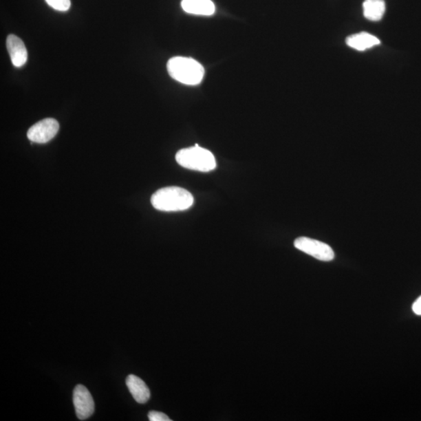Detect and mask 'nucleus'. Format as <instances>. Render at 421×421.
Segmentation results:
<instances>
[{
  "mask_svg": "<svg viewBox=\"0 0 421 421\" xmlns=\"http://www.w3.org/2000/svg\"><path fill=\"white\" fill-rule=\"evenodd\" d=\"M60 129L55 119L47 118L33 125L28 131V138L32 142L45 144L54 138Z\"/></svg>",
  "mask_w": 421,
  "mask_h": 421,
  "instance_id": "nucleus-5",
  "label": "nucleus"
},
{
  "mask_svg": "<svg viewBox=\"0 0 421 421\" xmlns=\"http://www.w3.org/2000/svg\"><path fill=\"white\" fill-rule=\"evenodd\" d=\"M149 419L151 421H171L167 415L162 412L150 411L149 413Z\"/></svg>",
  "mask_w": 421,
  "mask_h": 421,
  "instance_id": "nucleus-13",
  "label": "nucleus"
},
{
  "mask_svg": "<svg viewBox=\"0 0 421 421\" xmlns=\"http://www.w3.org/2000/svg\"><path fill=\"white\" fill-rule=\"evenodd\" d=\"M167 70L172 78L186 85L200 84L204 76L202 64L189 57L171 58L167 63Z\"/></svg>",
  "mask_w": 421,
  "mask_h": 421,
  "instance_id": "nucleus-2",
  "label": "nucleus"
},
{
  "mask_svg": "<svg viewBox=\"0 0 421 421\" xmlns=\"http://www.w3.org/2000/svg\"><path fill=\"white\" fill-rule=\"evenodd\" d=\"M381 43L380 40L374 35L361 32L351 35L347 39V44L356 50L365 51Z\"/></svg>",
  "mask_w": 421,
  "mask_h": 421,
  "instance_id": "nucleus-10",
  "label": "nucleus"
},
{
  "mask_svg": "<svg viewBox=\"0 0 421 421\" xmlns=\"http://www.w3.org/2000/svg\"><path fill=\"white\" fill-rule=\"evenodd\" d=\"M7 48L11 62L16 67H21L28 61V51L23 41L14 34H9L7 39Z\"/></svg>",
  "mask_w": 421,
  "mask_h": 421,
  "instance_id": "nucleus-7",
  "label": "nucleus"
},
{
  "mask_svg": "<svg viewBox=\"0 0 421 421\" xmlns=\"http://www.w3.org/2000/svg\"><path fill=\"white\" fill-rule=\"evenodd\" d=\"M363 8H364V15L367 20L378 21L384 16L385 3L384 0H365Z\"/></svg>",
  "mask_w": 421,
  "mask_h": 421,
  "instance_id": "nucleus-11",
  "label": "nucleus"
},
{
  "mask_svg": "<svg viewBox=\"0 0 421 421\" xmlns=\"http://www.w3.org/2000/svg\"><path fill=\"white\" fill-rule=\"evenodd\" d=\"M295 248L314 259L330 261L334 259V251L330 246L308 237H299L294 241Z\"/></svg>",
  "mask_w": 421,
  "mask_h": 421,
  "instance_id": "nucleus-4",
  "label": "nucleus"
},
{
  "mask_svg": "<svg viewBox=\"0 0 421 421\" xmlns=\"http://www.w3.org/2000/svg\"><path fill=\"white\" fill-rule=\"evenodd\" d=\"M52 8L58 11H67L72 3L70 0H45Z\"/></svg>",
  "mask_w": 421,
  "mask_h": 421,
  "instance_id": "nucleus-12",
  "label": "nucleus"
},
{
  "mask_svg": "<svg viewBox=\"0 0 421 421\" xmlns=\"http://www.w3.org/2000/svg\"><path fill=\"white\" fill-rule=\"evenodd\" d=\"M73 401L76 414L78 419L86 420L95 411V402L90 391L85 386L78 385L74 390Z\"/></svg>",
  "mask_w": 421,
  "mask_h": 421,
  "instance_id": "nucleus-6",
  "label": "nucleus"
},
{
  "mask_svg": "<svg viewBox=\"0 0 421 421\" xmlns=\"http://www.w3.org/2000/svg\"><path fill=\"white\" fill-rule=\"evenodd\" d=\"M151 202L152 206L162 212H180L193 206L194 197L181 187L167 186L157 191L151 196Z\"/></svg>",
  "mask_w": 421,
  "mask_h": 421,
  "instance_id": "nucleus-1",
  "label": "nucleus"
},
{
  "mask_svg": "<svg viewBox=\"0 0 421 421\" xmlns=\"http://www.w3.org/2000/svg\"><path fill=\"white\" fill-rule=\"evenodd\" d=\"M175 161L184 168L199 172H210L216 167L215 158L212 152L198 144L180 150L175 155Z\"/></svg>",
  "mask_w": 421,
  "mask_h": 421,
  "instance_id": "nucleus-3",
  "label": "nucleus"
},
{
  "mask_svg": "<svg viewBox=\"0 0 421 421\" xmlns=\"http://www.w3.org/2000/svg\"><path fill=\"white\" fill-rule=\"evenodd\" d=\"M413 311L415 314L421 315V296L413 303Z\"/></svg>",
  "mask_w": 421,
  "mask_h": 421,
  "instance_id": "nucleus-14",
  "label": "nucleus"
},
{
  "mask_svg": "<svg viewBox=\"0 0 421 421\" xmlns=\"http://www.w3.org/2000/svg\"><path fill=\"white\" fill-rule=\"evenodd\" d=\"M126 384L133 399L140 404H144L149 400L150 390L142 379L130 374L126 379Z\"/></svg>",
  "mask_w": 421,
  "mask_h": 421,
  "instance_id": "nucleus-8",
  "label": "nucleus"
},
{
  "mask_svg": "<svg viewBox=\"0 0 421 421\" xmlns=\"http://www.w3.org/2000/svg\"><path fill=\"white\" fill-rule=\"evenodd\" d=\"M181 7L186 13L195 15L210 16L215 11L212 0H182Z\"/></svg>",
  "mask_w": 421,
  "mask_h": 421,
  "instance_id": "nucleus-9",
  "label": "nucleus"
}]
</instances>
